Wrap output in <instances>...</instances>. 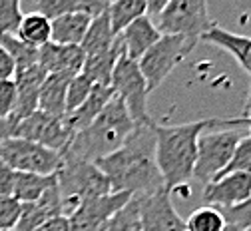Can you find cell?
<instances>
[{"instance_id": "1", "label": "cell", "mask_w": 251, "mask_h": 231, "mask_svg": "<svg viewBox=\"0 0 251 231\" xmlns=\"http://www.w3.org/2000/svg\"><path fill=\"white\" fill-rule=\"evenodd\" d=\"M96 166L108 178L114 193L142 197L166 187L155 163V124L136 126L124 146L98 159Z\"/></svg>"}, {"instance_id": "2", "label": "cell", "mask_w": 251, "mask_h": 231, "mask_svg": "<svg viewBox=\"0 0 251 231\" xmlns=\"http://www.w3.org/2000/svg\"><path fill=\"white\" fill-rule=\"evenodd\" d=\"M215 126L217 118L179 126H155V163L168 191L187 185L194 180L198 140L207 128Z\"/></svg>"}, {"instance_id": "3", "label": "cell", "mask_w": 251, "mask_h": 231, "mask_svg": "<svg viewBox=\"0 0 251 231\" xmlns=\"http://www.w3.org/2000/svg\"><path fill=\"white\" fill-rule=\"evenodd\" d=\"M134 128L136 124L130 118L124 102L114 94V98L106 104L100 116L86 129L76 131L62 157L96 163L98 159L120 150L134 131Z\"/></svg>"}, {"instance_id": "4", "label": "cell", "mask_w": 251, "mask_h": 231, "mask_svg": "<svg viewBox=\"0 0 251 231\" xmlns=\"http://www.w3.org/2000/svg\"><path fill=\"white\" fill-rule=\"evenodd\" d=\"M60 197H62V215H72L78 205H82L94 197H102L112 191L108 178L96 163L80 161V159H66L62 157V166L56 174Z\"/></svg>"}, {"instance_id": "5", "label": "cell", "mask_w": 251, "mask_h": 231, "mask_svg": "<svg viewBox=\"0 0 251 231\" xmlns=\"http://www.w3.org/2000/svg\"><path fill=\"white\" fill-rule=\"evenodd\" d=\"M243 138V131L237 128L219 129V131H203L198 140V157L194 168V180L203 187L211 183L222 174Z\"/></svg>"}, {"instance_id": "6", "label": "cell", "mask_w": 251, "mask_h": 231, "mask_svg": "<svg viewBox=\"0 0 251 231\" xmlns=\"http://www.w3.org/2000/svg\"><path fill=\"white\" fill-rule=\"evenodd\" d=\"M198 46V40L183 36H162L140 60L138 68L148 82V90H155L164 80L177 68V66L192 54Z\"/></svg>"}, {"instance_id": "7", "label": "cell", "mask_w": 251, "mask_h": 231, "mask_svg": "<svg viewBox=\"0 0 251 231\" xmlns=\"http://www.w3.org/2000/svg\"><path fill=\"white\" fill-rule=\"evenodd\" d=\"M162 36H183L198 40L213 26L205 0H170L155 18Z\"/></svg>"}, {"instance_id": "8", "label": "cell", "mask_w": 251, "mask_h": 231, "mask_svg": "<svg viewBox=\"0 0 251 231\" xmlns=\"http://www.w3.org/2000/svg\"><path fill=\"white\" fill-rule=\"evenodd\" d=\"M110 86H112L114 94L124 102L126 110H128V114L136 126L153 124L148 114V96H150L148 82L138 68V62L122 54L116 68H114Z\"/></svg>"}, {"instance_id": "9", "label": "cell", "mask_w": 251, "mask_h": 231, "mask_svg": "<svg viewBox=\"0 0 251 231\" xmlns=\"http://www.w3.org/2000/svg\"><path fill=\"white\" fill-rule=\"evenodd\" d=\"M0 159L12 172L36 176H56L62 166V155L58 152L20 138L0 142Z\"/></svg>"}, {"instance_id": "10", "label": "cell", "mask_w": 251, "mask_h": 231, "mask_svg": "<svg viewBox=\"0 0 251 231\" xmlns=\"http://www.w3.org/2000/svg\"><path fill=\"white\" fill-rule=\"evenodd\" d=\"M14 138L40 144V146H44L52 152H58L62 155L64 150L68 148V144L72 142L74 131L68 126L66 116L56 118V116H48L38 110L32 116H28L26 120L16 124Z\"/></svg>"}, {"instance_id": "11", "label": "cell", "mask_w": 251, "mask_h": 231, "mask_svg": "<svg viewBox=\"0 0 251 231\" xmlns=\"http://www.w3.org/2000/svg\"><path fill=\"white\" fill-rule=\"evenodd\" d=\"M138 200L142 231H185V221L179 217L172 204V193L164 187L151 195Z\"/></svg>"}, {"instance_id": "12", "label": "cell", "mask_w": 251, "mask_h": 231, "mask_svg": "<svg viewBox=\"0 0 251 231\" xmlns=\"http://www.w3.org/2000/svg\"><path fill=\"white\" fill-rule=\"evenodd\" d=\"M130 200H132L130 193H108L84 202L82 205H78V209L72 215H68L70 231H98Z\"/></svg>"}, {"instance_id": "13", "label": "cell", "mask_w": 251, "mask_h": 231, "mask_svg": "<svg viewBox=\"0 0 251 231\" xmlns=\"http://www.w3.org/2000/svg\"><path fill=\"white\" fill-rule=\"evenodd\" d=\"M251 200V176L249 174H229L217 178L203 187L205 205L217 209H233Z\"/></svg>"}, {"instance_id": "14", "label": "cell", "mask_w": 251, "mask_h": 231, "mask_svg": "<svg viewBox=\"0 0 251 231\" xmlns=\"http://www.w3.org/2000/svg\"><path fill=\"white\" fill-rule=\"evenodd\" d=\"M86 54L80 46H62L48 42L38 48V64L46 74H70L78 76L82 72Z\"/></svg>"}, {"instance_id": "15", "label": "cell", "mask_w": 251, "mask_h": 231, "mask_svg": "<svg viewBox=\"0 0 251 231\" xmlns=\"http://www.w3.org/2000/svg\"><path fill=\"white\" fill-rule=\"evenodd\" d=\"M160 38H162V34H160L158 26L153 24V20H150L144 14L118 36V44H120L124 56L138 62Z\"/></svg>"}, {"instance_id": "16", "label": "cell", "mask_w": 251, "mask_h": 231, "mask_svg": "<svg viewBox=\"0 0 251 231\" xmlns=\"http://www.w3.org/2000/svg\"><path fill=\"white\" fill-rule=\"evenodd\" d=\"M60 215H62V197H60V189H58V181H56L50 189H46V193L38 202L22 204L20 219H18L14 231H34L48 219H54Z\"/></svg>"}, {"instance_id": "17", "label": "cell", "mask_w": 251, "mask_h": 231, "mask_svg": "<svg viewBox=\"0 0 251 231\" xmlns=\"http://www.w3.org/2000/svg\"><path fill=\"white\" fill-rule=\"evenodd\" d=\"M200 42L211 44L215 48H222L224 52L231 54L235 62L251 78V36H241V34H235V32H229L222 26L213 24L200 38Z\"/></svg>"}, {"instance_id": "18", "label": "cell", "mask_w": 251, "mask_h": 231, "mask_svg": "<svg viewBox=\"0 0 251 231\" xmlns=\"http://www.w3.org/2000/svg\"><path fill=\"white\" fill-rule=\"evenodd\" d=\"M74 76L48 74L38 92V110L48 116H66V94Z\"/></svg>"}, {"instance_id": "19", "label": "cell", "mask_w": 251, "mask_h": 231, "mask_svg": "<svg viewBox=\"0 0 251 231\" xmlns=\"http://www.w3.org/2000/svg\"><path fill=\"white\" fill-rule=\"evenodd\" d=\"M112 98H114L112 86H94V90L86 98V102L78 110H74L72 114H66L68 126L72 128L74 134H76V131L86 129L94 120H96Z\"/></svg>"}, {"instance_id": "20", "label": "cell", "mask_w": 251, "mask_h": 231, "mask_svg": "<svg viewBox=\"0 0 251 231\" xmlns=\"http://www.w3.org/2000/svg\"><path fill=\"white\" fill-rule=\"evenodd\" d=\"M92 18L82 12L64 14L56 20H52V38L50 42L62 44V46H80Z\"/></svg>"}, {"instance_id": "21", "label": "cell", "mask_w": 251, "mask_h": 231, "mask_svg": "<svg viewBox=\"0 0 251 231\" xmlns=\"http://www.w3.org/2000/svg\"><path fill=\"white\" fill-rule=\"evenodd\" d=\"M120 56H122V48L116 38V44L110 50L96 54V56H86L84 66H82V74L88 76L94 82V86H110L112 74H114V68H116Z\"/></svg>"}, {"instance_id": "22", "label": "cell", "mask_w": 251, "mask_h": 231, "mask_svg": "<svg viewBox=\"0 0 251 231\" xmlns=\"http://www.w3.org/2000/svg\"><path fill=\"white\" fill-rule=\"evenodd\" d=\"M116 38L118 36L114 34L110 18H108V10H106L104 14L92 18L80 48L84 50L86 56H96V54H102V52L110 50L116 44Z\"/></svg>"}, {"instance_id": "23", "label": "cell", "mask_w": 251, "mask_h": 231, "mask_svg": "<svg viewBox=\"0 0 251 231\" xmlns=\"http://www.w3.org/2000/svg\"><path fill=\"white\" fill-rule=\"evenodd\" d=\"M54 183H56V176H36V174L16 172L12 197L20 204H34Z\"/></svg>"}, {"instance_id": "24", "label": "cell", "mask_w": 251, "mask_h": 231, "mask_svg": "<svg viewBox=\"0 0 251 231\" xmlns=\"http://www.w3.org/2000/svg\"><path fill=\"white\" fill-rule=\"evenodd\" d=\"M16 36L32 48H42L44 44L50 42L52 38V22L48 18H44L42 14L36 12H28L22 16L20 26Z\"/></svg>"}, {"instance_id": "25", "label": "cell", "mask_w": 251, "mask_h": 231, "mask_svg": "<svg viewBox=\"0 0 251 231\" xmlns=\"http://www.w3.org/2000/svg\"><path fill=\"white\" fill-rule=\"evenodd\" d=\"M146 14V0H116L108 6V18L114 34L120 36L132 22Z\"/></svg>"}, {"instance_id": "26", "label": "cell", "mask_w": 251, "mask_h": 231, "mask_svg": "<svg viewBox=\"0 0 251 231\" xmlns=\"http://www.w3.org/2000/svg\"><path fill=\"white\" fill-rule=\"evenodd\" d=\"M84 4L86 0H30V2H20V8L28 12H36L48 18L50 22L72 12H82L84 14Z\"/></svg>"}, {"instance_id": "27", "label": "cell", "mask_w": 251, "mask_h": 231, "mask_svg": "<svg viewBox=\"0 0 251 231\" xmlns=\"http://www.w3.org/2000/svg\"><path fill=\"white\" fill-rule=\"evenodd\" d=\"M227 219L222 209L203 205L185 219V231H226Z\"/></svg>"}, {"instance_id": "28", "label": "cell", "mask_w": 251, "mask_h": 231, "mask_svg": "<svg viewBox=\"0 0 251 231\" xmlns=\"http://www.w3.org/2000/svg\"><path fill=\"white\" fill-rule=\"evenodd\" d=\"M0 46H2L10 54V58L14 60L16 72H22V70L30 68V66L38 64V48L24 44L18 36H12V34L0 36Z\"/></svg>"}, {"instance_id": "29", "label": "cell", "mask_w": 251, "mask_h": 231, "mask_svg": "<svg viewBox=\"0 0 251 231\" xmlns=\"http://www.w3.org/2000/svg\"><path fill=\"white\" fill-rule=\"evenodd\" d=\"M98 231H142L140 227V209L138 200H132L126 204L118 213H114Z\"/></svg>"}, {"instance_id": "30", "label": "cell", "mask_w": 251, "mask_h": 231, "mask_svg": "<svg viewBox=\"0 0 251 231\" xmlns=\"http://www.w3.org/2000/svg\"><path fill=\"white\" fill-rule=\"evenodd\" d=\"M229 174H249L251 176V138L249 136L241 138V142L237 144V148H235V152H233V155L227 163V168L217 178H224V176H229Z\"/></svg>"}, {"instance_id": "31", "label": "cell", "mask_w": 251, "mask_h": 231, "mask_svg": "<svg viewBox=\"0 0 251 231\" xmlns=\"http://www.w3.org/2000/svg\"><path fill=\"white\" fill-rule=\"evenodd\" d=\"M92 90H94V82L88 76H84L82 72L74 76L66 94V114H72L74 110H78L86 102V98L90 96Z\"/></svg>"}, {"instance_id": "32", "label": "cell", "mask_w": 251, "mask_h": 231, "mask_svg": "<svg viewBox=\"0 0 251 231\" xmlns=\"http://www.w3.org/2000/svg\"><path fill=\"white\" fill-rule=\"evenodd\" d=\"M22 16L24 12L18 0H0V36L4 34L16 36Z\"/></svg>"}, {"instance_id": "33", "label": "cell", "mask_w": 251, "mask_h": 231, "mask_svg": "<svg viewBox=\"0 0 251 231\" xmlns=\"http://www.w3.org/2000/svg\"><path fill=\"white\" fill-rule=\"evenodd\" d=\"M22 204L12 195H0V231H14L20 219Z\"/></svg>"}, {"instance_id": "34", "label": "cell", "mask_w": 251, "mask_h": 231, "mask_svg": "<svg viewBox=\"0 0 251 231\" xmlns=\"http://www.w3.org/2000/svg\"><path fill=\"white\" fill-rule=\"evenodd\" d=\"M16 82L2 80L0 82V120H6L12 116L16 106Z\"/></svg>"}, {"instance_id": "35", "label": "cell", "mask_w": 251, "mask_h": 231, "mask_svg": "<svg viewBox=\"0 0 251 231\" xmlns=\"http://www.w3.org/2000/svg\"><path fill=\"white\" fill-rule=\"evenodd\" d=\"M14 176H16V172H12L4 161L0 159V195H12Z\"/></svg>"}, {"instance_id": "36", "label": "cell", "mask_w": 251, "mask_h": 231, "mask_svg": "<svg viewBox=\"0 0 251 231\" xmlns=\"http://www.w3.org/2000/svg\"><path fill=\"white\" fill-rule=\"evenodd\" d=\"M16 74V64L10 58V54L0 46V82L2 80H14Z\"/></svg>"}, {"instance_id": "37", "label": "cell", "mask_w": 251, "mask_h": 231, "mask_svg": "<svg viewBox=\"0 0 251 231\" xmlns=\"http://www.w3.org/2000/svg\"><path fill=\"white\" fill-rule=\"evenodd\" d=\"M34 231H70V223H68V217H54V219H48L46 223H42L38 229Z\"/></svg>"}, {"instance_id": "38", "label": "cell", "mask_w": 251, "mask_h": 231, "mask_svg": "<svg viewBox=\"0 0 251 231\" xmlns=\"http://www.w3.org/2000/svg\"><path fill=\"white\" fill-rule=\"evenodd\" d=\"M239 126H245V128H249V131H251V116H247V118H227V120H219L217 118V128H239ZM251 138V136H249Z\"/></svg>"}, {"instance_id": "39", "label": "cell", "mask_w": 251, "mask_h": 231, "mask_svg": "<svg viewBox=\"0 0 251 231\" xmlns=\"http://www.w3.org/2000/svg\"><path fill=\"white\" fill-rule=\"evenodd\" d=\"M251 116V78L247 82V96H245V104H243V112H241V118H247Z\"/></svg>"}, {"instance_id": "40", "label": "cell", "mask_w": 251, "mask_h": 231, "mask_svg": "<svg viewBox=\"0 0 251 231\" xmlns=\"http://www.w3.org/2000/svg\"><path fill=\"white\" fill-rule=\"evenodd\" d=\"M245 231H251V227H247V229H245Z\"/></svg>"}]
</instances>
